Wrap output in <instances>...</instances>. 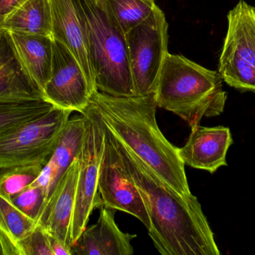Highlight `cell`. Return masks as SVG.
<instances>
[{
  "label": "cell",
  "instance_id": "cb8c5ba5",
  "mask_svg": "<svg viewBox=\"0 0 255 255\" xmlns=\"http://www.w3.org/2000/svg\"><path fill=\"white\" fill-rule=\"evenodd\" d=\"M19 255H53L49 235L40 226L17 244Z\"/></svg>",
  "mask_w": 255,
  "mask_h": 255
},
{
  "label": "cell",
  "instance_id": "83f0119b",
  "mask_svg": "<svg viewBox=\"0 0 255 255\" xmlns=\"http://www.w3.org/2000/svg\"><path fill=\"white\" fill-rule=\"evenodd\" d=\"M0 28H1V27H0Z\"/></svg>",
  "mask_w": 255,
  "mask_h": 255
},
{
  "label": "cell",
  "instance_id": "52a82bcc",
  "mask_svg": "<svg viewBox=\"0 0 255 255\" xmlns=\"http://www.w3.org/2000/svg\"><path fill=\"white\" fill-rule=\"evenodd\" d=\"M136 96L154 94L168 52V23L156 5L151 14L126 34Z\"/></svg>",
  "mask_w": 255,
  "mask_h": 255
},
{
  "label": "cell",
  "instance_id": "4fadbf2b",
  "mask_svg": "<svg viewBox=\"0 0 255 255\" xmlns=\"http://www.w3.org/2000/svg\"><path fill=\"white\" fill-rule=\"evenodd\" d=\"M116 210L102 206L98 221L86 228L72 246L71 255H131L136 235L124 233L115 223Z\"/></svg>",
  "mask_w": 255,
  "mask_h": 255
},
{
  "label": "cell",
  "instance_id": "8fae6325",
  "mask_svg": "<svg viewBox=\"0 0 255 255\" xmlns=\"http://www.w3.org/2000/svg\"><path fill=\"white\" fill-rule=\"evenodd\" d=\"M79 167V159L76 157L57 183L37 223L70 250L73 245L70 230L76 203Z\"/></svg>",
  "mask_w": 255,
  "mask_h": 255
},
{
  "label": "cell",
  "instance_id": "ba28073f",
  "mask_svg": "<svg viewBox=\"0 0 255 255\" xmlns=\"http://www.w3.org/2000/svg\"><path fill=\"white\" fill-rule=\"evenodd\" d=\"M227 18L219 73L230 86L255 92V7L241 0Z\"/></svg>",
  "mask_w": 255,
  "mask_h": 255
},
{
  "label": "cell",
  "instance_id": "d4e9b609",
  "mask_svg": "<svg viewBox=\"0 0 255 255\" xmlns=\"http://www.w3.org/2000/svg\"><path fill=\"white\" fill-rule=\"evenodd\" d=\"M25 0H0V25L4 18Z\"/></svg>",
  "mask_w": 255,
  "mask_h": 255
},
{
  "label": "cell",
  "instance_id": "603a6c76",
  "mask_svg": "<svg viewBox=\"0 0 255 255\" xmlns=\"http://www.w3.org/2000/svg\"><path fill=\"white\" fill-rule=\"evenodd\" d=\"M10 201L19 211L37 223L47 202V196L41 187L33 183Z\"/></svg>",
  "mask_w": 255,
  "mask_h": 255
},
{
  "label": "cell",
  "instance_id": "7402d4cb",
  "mask_svg": "<svg viewBox=\"0 0 255 255\" xmlns=\"http://www.w3.org/2000/svg\"><path fill=\"white\" fill-rule=\"evenodd\" d=\"M43 168L40 165H25L0 169V193L11 199L31 185Z\"/></svg>",
  "mask_w": 255,
  "mask_h": 255
},
{
  "label": "cell",
  "instance_id": "6da1fadb",
  "mask_svg": "<svg viewBox=\"0 0 255 255\" xmlns=\"http://www.w3.org/2000/svg\"><path fill=\"white\" fill-rule=\"evenodd\" d=\"M114 137L128 174L145 205L150 221L148 235L157 251L163 255H220L197 198L192 193L178 194Z\"/></svg>",
  "mask_w": 255,
  "mask_h": 255
},
{
  "label": "cell",
  "instance_id": "e0dca14e",
  "mask_svg": "<svg viewBox=\"0 0 255 255\" xmlns=\"http://www.w3.org/2000/svg\"><path fill=\"white\" fill-rule=\"evenodd\" d=\"M9 31L24 68L43 91L52 73L54 39L40 34Z\"/></svg>",
  "mask_w": 255,
  "mask_h": 255
},
{
  "label": "cell",
  "instance_id": "3957f363",
  "mask_svg": "<svg viewBox=\"0 0 255 255\" xmlns=\"http://www.w3.org/2000/svg\"><path fill=\"white\" fill-rule=\"evenodd\" d=\"M223 82L219 72L169 53L156 84L154 98L157 107L178 115L192 130L204 117L223 113L227 100Z\"/></svg>",
  "mask_w": 255,
  "mask_h": 255
},
{
  "label": "cell",
  "instance_id": "2e32d148",
  "mask_svg": "<svg viewBox=\"0 0 255 255\" xmlns=\"http://www.w3.org/2000/svg\"><path fill=\"white\" fill-rule=\"evenodd\" d=\"M85 130V118L83 115L69 119L55 144L50 160L43 166L34 181V184L44 190L47 201L60 178L77 157Z\"/></svg>",
  "mask_w": 255,
  "mask_h": 255
},
{
  "label": "cell",
  "instance_id": "4316f807",
  "mask_svg": "<svg viewBox=\"0 0 255 255\" xmlns=\"http://www.w3.org/2000/svg\"><path fill=\"white\" fill-rule=\"evenodd\" d=\"M51 249L53 255H71V251L62 242L49 235Z\"/></svg>",
  "mask_w": 255,
  "mask_h": 255
},
{
  "label": "cell",
  "instance_id": "484cf974",
  "mask_svg": "<svg viewBox=\"0 0 255 255\" xmlns=\"http://www.w3.org/2000/svg\"><path fill=\"white\" fill-rule=\"evenodd\" d=\"M0 255H19L17 247L0 231Z\"/></svg>",
  "mask_w": 255,
  "mask_h": 255
},
{
  "label": "cell",
  "instance_id": "9a60e30c",
  "mask_svg": "<svg viewBox=\"0 0 255 255\" xmlns=\"http://www.w3.org/2000/svg\"><path fill=\"white\" fill-rule=\"evenodd\" d=\"M40 99L43 91L24 68L10 31L0 28V100Z\"/></svg>",
  "mask_w": 255,
  "mask_h": 255
},
{
  "label": "cell",
  "instance_id": "8992f818",
  "mask_svg": "<svg viewBox=\"0 0 255 255\" xmlns=\"http://www.w3.org/2000/svg\"><path fill=\"white\" fill-rule=\"evenodd\" d=\"M82 115L85 118V130L77 157L79 176L70 230L73 245L86 229L93 211L103 206L98 181L104 150L105 124L98 111L91 103Z\"/></svg>",
  "mask_w": 255,
  "mask_h": 255
},
{
  "label": "cell",
  "instance_id": "7c38bea8",
  "mask_svg": "<svg viewBox=\"0 0 255 255\" xmlns=\"http://www.w3.org/2000/svg\"><path fill=\"white\" fill-rule=\"evenodd\" d=\"M232 144L229 127L198 125L192 129L185 145L178 148V153L184 165L214 173L221 166H227L226 156Z\"/></svg>",
  "mask_w": 255,
  "mask_h": 255
},
{
  "label": "cell",
  "instance_id": "ac0fdd59",
  "mask_svg": "<svg viewBox=\"0 0 255 255\" xmlns=\"http://www.w3.org/2000/svg\"><path fill=\"white\" fill-rule=\"evenodd\" d=\"M7 31L52 36L49 0H25L10 12L0 25Z\"/></svg>",
  "mask_w": 255,
  "mask_h": 255
},
{
  "label": "cell",
  "instance_id": "ffe728a7",
  "mask_svg": "<svg viewBox=\"0 0 255 255\" xmlns=\"http://www.w3.org/2000/svg\"><path fill=\"white\" fill-rule=\"evenodd\" d=\"M37 223L19 211L10 199L0 193V231L17 247L21 240L29 235Z\"/></svg>",
  "mask_w": 255,
  "mask_h": 255
},
{
  "label": "cell",
  "instance_id": "9c48e42d",
  "mask_svg": "<svg viewBox=\"0 0 255 255\" xmlns=\"http://www.w3.org/2000/svg\"><path fill=\"white\" fill-rule=\"evenodd\" d=\"M105 133L104 150L98 181L103 206L136 217L148 230L149 218L142 198L128 174L117 148L115 137L106 124Z\"/></svg>",
  "mask_w": 255,
  "mask_h": 255
},
{
  "label": "cell",
  "instance_id": "5bb4252c",
  "mask_svg": "<svg viewBox=\"0 0 255 255\" xmlns=\"http://www.w3.org/2000/svg\"><path fill=\"white\" fill-rule=\"evenodd\" d=\"M52 12V36L67 46L85 70L94 86L95 78L88 53L85 22L74 0H49Z\"/></svg>",
  "mask_w": 255,
  "mask_h": 255
},
{
  "label": "cell",
  "instance_id": "5b68a950",
  "mask_svg": "<svg viewBox=\"0 0 255 255\" xmlns=\"http://www.w3.org/2000/svg\"><path fill=\"white\" fill-rule=\"evenodd\" d=\"M72 112L54 106L43 115L0 135V169L46 166Z\"/></svg>",
  "mask_w": 255,
  "mask_h": 255
},
{
  "label": "cell",
  "instance_id": "7a4b0ae2",
  "mask_svg": "<svg viewBox=\"0 0 255 255\" xmlns=\"http://www.w3.org/2000/svg\"><path fill=\"white\" fill-rule=\"evenodd\" d=\"M90 103L114 136L163 182L181 196L191 194L178 148L165 138L157 124L154 94L115 97L96 89Z\"/></svg>",
  "mask_w": 255,
  "mask_h": 255
},
{
  "label": "cell",
  "instance_id": "d6986e66",
  "mask_svg": "<svg viewBox=\"0 0 255 255\" xmlns=\"http://www.w3.org/2000/svg\"><path fill=\"white\" fill-rule=\"evenodd\" d=\"M54 106L44 99L0 100V135L43 115Z\"/></svg>",
  "mask_w": 255,
  "mask_h": 255
},
{
  "label": "cell",
  "instance_id": "44dd1931",
  "mask_svg": "<svg viewBox=\"0 0 255 255\" xmlns=\"http://www.w3.org/2000/svg\"><path fill=\"white\" fill-rule=\"evenodd\" d=\"M125 34L145 20L154 10L155 0H106Z\"/></svg>",
  "mask_w": 255,
  "mask_h": 255
},
{
  "label": "cell",
  "instance_id": "30bf717a",
  "mask_svg": "<svg viewBox=\"0 0 255 255\" xmlns=\"http://www.w3.org/2000/svg\"><path fill=\"white\" fill-rule=\"evenodd\" d=\"M96 89L73 52L54 39L52 73L43 91L45 100L57 107L82 114Z\"/></svg>",
  "mask_w": 255,
  "mask_h": 255
},
{
  "label": "cell",
  "instance_id": "277c9868",
  "mask_svg": "<svg viewBox=\"0 0 255 255\" xmlns=\"http://www.w3.org/2000/svg\"><path fill=\"white\" fill-rule=\"evenodd\" d=\"M85 22L97 89L115 97L135 94L126 34L106 0H74Z\"/></svg>",
  "mask_w": 255,
  "mask_h": 255
}]
</instances>
